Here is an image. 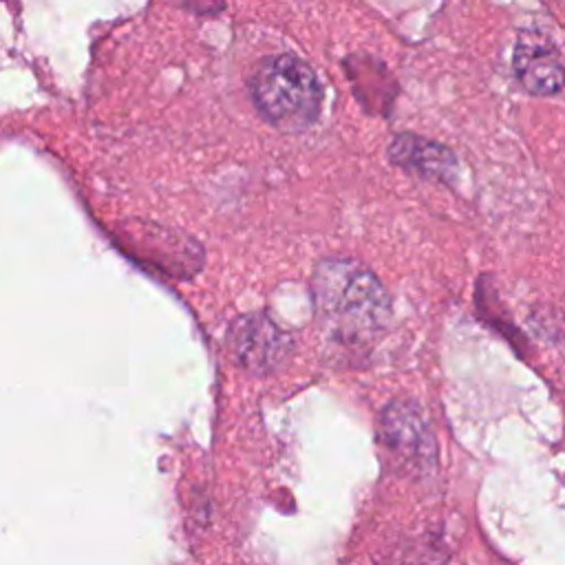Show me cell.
Returning a JSON list of instances; mask_svg holds the SVG:
<instances>
[{"label":"cell","mask_w":565,"mask_h":565,"mask_svg":"<svg viewBox=\"0 0 565 565\" xmlns=\"http://www.w3.org/2000/svg\"><path fill=\"white\" fill-rule=\"evenodd\" d=\"M311 294L324 331L344 344H369L388 324L391 302L382 282L355 260H322Z\"/></svg>","instance_id":"1"},{"label":"cell","mask_w":565,"mask_h":565,"mask_svg":"<svg viewBox=\"0 0 565 565\" xmlns=\"http://www.w3.org/2000/svg\"><path fill=\"white\" fill-rule=\"evenodd\" d=\"M258 113L276 128L302 130L320 113L322 88L311 66L294 55L260 62L249 82Z\"/></svg>","instance_id":"2"},{"label":"cell","mask_w":565,"mask_h":565,"mask_svg":"<svg viewBox=\"0 0 565 565\" xmlns=\"http://www.w3.org/2000/svg\"><path fill=\"white\" fill-rule=\"evenodd\" d=\"M380 444L402 475L426 477L437 463L433 430L419 406L408 399H395L382 411Z\"/></svg>","instance_id":"3"},{"label":"cell","mask_w":565,"mask_h":565,"mask_svg":"<svg viewBox=\"0 0 565 565\" xmlns=\"http://www.w3.org/2000/svg\"><path fill=\"white\" fill-rule=\"evenodd\" d=\"M230 344L238 362L256 373L278 369L291 349L287 333L265 316H245L236 320L230 333Z\"/></svg>","instance_id":"4"},{"label":"cell","mask_w":565,"mask_h":565,"mask_svg":"<svg viewBox=\"0 0 565 565\" xmlns=\"http://www.w3.org/2000/svg\"><path fill=\"white\" fill-rule=\"evenodd\" d=\"M514 73L532 95H554L565 86V66L550 38L523 31L514 46Z\"/></svg>","instance_id":"5"},{"label":"cell","mask_w":565,"mask_h":565,"mask_svg":"<svg viewBox=\"0 0 565 565\" xmlns=\"http://www.w3.org/2000/svg\"><path fill=\"white\" fill-rule=\"evenodd\" d=\"M388 157L395 166L408 172H417L426 179L450 181L457 174L455 154L446 146L419 135H397L388 146Z\"/></svg>","instance_id":"6"}]
</instances>
